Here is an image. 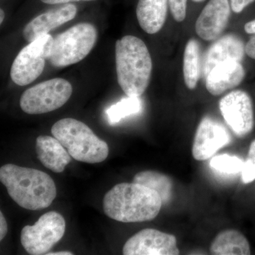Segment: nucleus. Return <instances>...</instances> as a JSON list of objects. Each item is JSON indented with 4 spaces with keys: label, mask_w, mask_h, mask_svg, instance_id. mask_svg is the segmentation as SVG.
<instances>
[{
    "label": "nucleus",
    "mask_w": 255,
    "mask_h": 255,
    "mask_svg": "<svg viewBox=\"0 0 255 255\" xmlns=\"http://www.w3.org/2000/svg\"><path fill=\"white\" fill-rule=\"evenodd\" d=\"M162 206L158 193L136 183H121L106 194L105 214L123 223H140L157 217Z\"/></svg>",
    "instance_id": "obj_1"
},
{
    "label": "nucleus",
    "mask_w": 255,
    "mask_h": 255,
    "mask_svg": "<svg viewBox=\"0 0 255 255\" xmlns=\"http://www.w3.org/2000/svg\"><path fill=\"white\" fill-rule=\"evenodd\" d=\"M0 181L10 197L23 209H46L56 197L54 181L38 169L5 164L0 168Z\"/></svg>",
    "instance_id": "obj_2"
},
{
    "label": "nucleus",
    "mask_w": 255,
    "mask_h": 255,
    "mask_svg": "<svg viewBox=\"0 0 255 255\" xmlns=\"http://www.w3.org/2000/svg\"><path fill=\"white\" fill-rule=\"evenodd\" d=\"M116 67L121 88L128 97H140L148 87L152 63L145 43L125 36L116 43Z\"/></svg>",
    "instance_id": "obj_3"
},
{
    "label": "nucleus",
    "mask_w": 255,
    "mask_h": 255,
    "mask_svg": "<svg viewBox=\"0 0 255 255\" xmlns=\"http://www.w3.org/2000/svg\"><path fill=\"white\" fill-rule=\"evenodd\" d=\"M51 133L66 148L75 160L95 164L107 158L110 148L107 142L95 135L80 121L63 119L53 126Z\"/></svg>",
    "instance_id": "obj_4"
},
{
    "label": "nucleus",
    "mask_w": 255,
    "mask_h": 255,
    "mask_svg": "<svg viewBox=\"0 0 255 255\" xmlns=\"http://www.w3.org/2000/svg\"><path fill=\"white\" fill-rule=\"evenodd\" d=\"M95 26L90 23L75 25L53 39L48 60L55 68H65L86 58L97 42Z\"/></svg>",
    "instance_id": "obj_5"
},
{
    "label": "nucleus",
    "mask_w": 255,
    "mask_h": 255,
    "mask_svg": "<svg viewBox=\"0 0 255 255\" xmlns=\"http://www.w3.org/2000/svg\"><path fill=\"white\" fill-rule=\"evenodd\" d=\"M73 93L71 84L63 78L41 82L23 92L20 107L25 113L36 115L58 110L65 105Z\"/></svg>",
    "instance_id": "obj_6"
},
{
    "label": "nucleus",
    "mask_w": 255,
    "mask_h": 255,
    "mask_svg": "<svg viewBox=\"0 0 255 255\" xmlns=\"http://www.w3.org/2000/svg\"><path fill=\"white\" fill-rule=\"evenodd\" d=\"M53 39L50 34L41 35L18 53L11 65L10 76L18 86L35 81L43 72Z\"/></svg>",
    "instance_id": "obj_7"
},
{
    "label": "nucleus",
    "mask_w": 255,
    "mask_h": 255,
    "mask_svg": "<svg viewBox=\"0 0 255 255\" xmlns=\"http://www.w3.org/2000/svg\"><path fill=\"white\" fill-rule=\"evenodd\" d=\"M65 228V219L61 214L55 211L46 213L33 226L23 228L21 245L29 255H46L63 237Z\"/></svg>",
    "instance_id": "obj_8"
},
{
    "label": "nucleus",
    "mask_w": 255,
    "mask_h": 255,
    "mask_svg": "<svg viewBox=\"0 0 255 255\" xmlns=\"http://www.w3.org/2000/svg\"><path fill=\"white\" fill-rule=\"evenodd\" d=\"M223 119L237 136L251 133L255 127V114L251 95L243 90L230 92L220 101Z\"/></svg>",
    "instance_id": "obj_9"
},
{
    "label": "nucleus",
    "mask_w": 255,
    "mask_h": 255,
    "mask_svg": "<svg viewBox=\"0 0 255 255\" xmlns=\"http://www.w3.org/2000/svg\"><path fill=\"white\" fill-rule=\"evenodd\" d=\"M124 255H177L179 251L173 235L158 230L143 229L132 236L124 245Z\"/></svg>",
    "instance_id": "obj_10"
},
{
    "label": "nucleus",
    "mask_w": 255,
    "mask_h": 255,
    "mask_svg": "<svg viewBox=\"0 0 255 255\" xmlns=\"http://www.w3.org/2000/svg\"><path fill=\"white\" fill-rule=\"evenodd\" d=\"M231 140V135L224 126L210 117H205L196 130L192 147L193 157L198 161L206 160L229 144Z\"/></svg>",
    "instance_id": "obj_11"
},
{
    "label": "nucleus",
    "mask_w": 255,
    "mask_h": 255,
    "mask_svg": "<svg viewBox=\"0 0 255 255\" xmlns=\"http://www.w3.org/2000/svg\"><path fill=\"white\" fill-rule=\"evenodd\" d=\"M231 11L229 0H209L196 21L198 36L208 41L217 39L227 26Z\"/></svg>",
    "instance_id": "obj_12"
},
{
    "label": "nucleus",
    "mask_w": 255,
    "mask_h": 255,
    "mask_svg": "<svg viewBox=\"0 0 255 255\" xmlns=\"http://www.w3.org/2000/svg\"><path fill=\"white\" fill-rule=\"evenodd\" d=\"M77 12V6L69 3L56 9L49 10L33 18L25 26L23 37L31 43L41 35L48 34L54 28L71 21L76 16Z\"/></svg>",
    "instance_id": "obj_13"
},
{
    "label": "nucleus",
    "mask_w": 255,
    "mask_h": 255,
    "mask_svg": "<svg viewBox=\"0 0 255 255\" xmlns=\"http://www.w3.org/2000/svg\"><path fill=\"white\" fill-rule=\"evenodd\" d=\"M246 76L242 62L231 60L219 64L206 77V87L211 95L219 96L241 85Z\"/></svg>",
    "instance_id": "obj_14"
},
{
    "label": "nucleus",
    "mask_w": 255,
    "mask_h": 255,
    "mask_svg": "<svg viewBox=\"0 0 255 255\" xmlns=\"http://www.w3.org/2000/svg\"><path fill=\"white\" fill-rule=\"evenodd\" d=\"M245 55V43L239 37L235 35L221 37L206 53L203 63V75L206 78L213 68L225 62L231 60L242 62Z\"/></svg>",
    "instance_id": "obj_15"
},
{
    "label": "nucleus",
    "mask_w": 255,
    "mask_h": 255,
    "mask_svg": "<svg viewBox=\"0 0 255 255\" xmlns=\"http://www.w3.org/2000/svg\"><path fill=\"white\" fill-rule=\"evenodd\" d=\"M58 139L49 135L37 137L36 150L42 164L55 173H61L71 162V155Z\"/></svg>",
    "instance_id": "obj_16"
},
{
    "label": "nucleus",
    "mask_w": 255,
    "mask_h": 255,
    "mask_svg": "<svg viewBox=\"0 0 255 255\" xmlns=\"http://www.w3.org/2000/svg\"><path fill=\"white\" fill-rule=\"evenodd\" d=\"M169 9L168 0H138L136 16L139 25L149 34L163 27Z\"/></svg>",
    "instance_id": "obj_17"
},
{
    "label": "nucleus",
    "mask_w": 255,
    "mask_h": 255,
    "mask_svg": "<svg viewBox=\"0 0 255 255\" xmlns=\"http://www.w3.org/2000/svg\"><path fill=\"white\" fill-rule=\"evenodd\" d=\"M211 254L216 255H251V246L247 238L235 230L219 233L210 248Z\"/></svg>",
    "instance_id": "obj_18"
},
{
    "label": "nucleus",
    "mask_w": 255,
    "mask_h": 255,
    "mask_svg": "<svg viewBox=\"0 0 255 255\" xmlns=\"http://www.w3.org/2000/svg\"><path fill=\"white\" fill-rule=\"evenodd\" d=\"M132 182L157 191L162 199V205L168 203L172 197L173 183L165 174L155 171H143L134 176Z\"/></svg>",
    "instance_id": "obj_19"
},
{
    "label": "nucleus",
    "mask_w": 255,
    "mask_h": 255,
    "mask_svg": "<svg viewBox=\"0 0 255 255\" xmlns=\"http://www.w3.org/2000/svg\"><path fill=\"white\" fill-rule=\"evenodd\" d=\"M199 45L195 39H190L186 45L183 60L184 82L189 90L197 86L200 73L199 65Z\"/></svg>",
    "instance_id": "obj_20"
},
{
    "label": "nucleus",
    "mask_w": 255,
    "mask_h": 255,
    "mask_svg": "<svg viewBox=\"0 0 255 255\" xmlns=\"http://www.w3.org/2000/svg\"><path fill=\"white\" fill-rule=\"evenodd\" d=\"M142 107V101L140 97L127 96V98L122 99L107 109L106 114L110 124L114 125L120 122L122 119L138 114L141 111Z\"/></svg>",
    "instance_id": "obj_21"
},
{
    "label": "nucleus",
    "mask_w": 255,
    "mask_h": 255,
    "mask_svg": "<svg viewBox=\"0 0 255 255\" xmlns=\"http://www.w3.org/2000/svg\"><path fill=\"white\" fill-rule=\"evenodd\" d=\"M210 165L221 173L236 174L243 170L244 161L236 156L221 155L213 157Z\"/></svg>",
    "instance_id": "obj_22"
},
{
    "label": "nucleus",
    "mask_w": 255,
    "mask_h": 255,
    "mask_svg": "<svg viewBox=\"0 0 255 255\" xmlns=\"http://www.w3.org/2000/svg\"><path fill=\"white\" fill-rule=\"evenodd\" d=\"M241 172L242 180L245 184H249L255 180V140L251 143Z\"/></svg>",
    "instance_id": "obj_23"
},
{
    "label": "nucleus",
    "mask_w": 255,
    "mask_h": 255,
    "mask_svg": "<svg viewBox=\"0 0 255 255\" xmlns=\"http://www.w3.org/2000/svg\"><path fill=\"white\" fill-rule=\"evenodd\" d=\"M189 0H168L169 9L177 22H182L187 17Z\"/></svg>",
    "instance_id": "obj_24"
},
{
    "label": "nucleus",
    "mask_w": 255,
    "mask_h": 255,
    "mask_svg": "<svg viewBox=\"0 0 255 255\" xmlns=\"http://www.w3.org/2000/svg\"><path fill=\"white\" fill-rule=\"evenodd\" d=\"M232 12L241 14L255 5V0H229Z\"/></svg>",
    "instance_id": "obj_25"
},
{
    "label": "nucleus",
    "mask_w": 255,
    "mask_h": 255,
    "mask_svg": "<svg viewBox=\"0 0 255 255\" xmlns=\"http://www.w3.org/2000/svg\"><path fill=\"white\" fill-rule=\"evenodd\" d=\"M245 51L248 58L255 61V34L250 36L249 39L245 44Z\"/></svg>",
    "instance_id": "obj_26"
},
{
    "label": "nucleus",
    "mask_w": 255,
    "mask_h": 255,
    "mask_svg": "<svg viewBox=\"0 0 255 255\" xmlns=\"http://www.w3.org/2000/svg\"><path fill=\"white\" fill-rule=\"evenodd\" d=\"M8 232V226L3 213L0 212V241H2Z\"/></svg>",
    "instance_id": "obj_27"
},
{
    "label": "nucleus",
    "mask_w": 255,
    "mask_h": 255,
    "mask_svg": "<svg viewBox=\"0 0 255 255\" xmlns=\"http://www.w3.org/2000/svg\"><path fill=\"white\" fill-rule=\"evenodd\" d=\"M42 2L48 4H68L69 2L71 1H95V0H41Z\"/></svg>",
    "instance_id": "obj_28"
},
{
    "label": "nucleus",
    "mask_w": 255,
    "mask_h": 255,
    "mask_svg": "<svg viewBox=\"0 0 255 255\" xmlns=\"http://www.w3.org/2000/svg\"><path fill=\"white\" fill-rule=\"evenodd\" d=\"M46 255H73V253L71 252L63 251V252H57V253H48Z\"/></svg>",
    "instance_id": "obj_29"
},
{
    "label": "nucleus",
    "mask_w": 255,
    "mask_h": 255,
    "mask_svg": "<svg viewBox=\"0 0 255 255\" xmlns=\"http://www.w3.org/2000/svg\"><path fill=\"white\" fill-rule=\"evenodd\" d=\"M0 15H1V16H0V23H1L4 21L5 16L4 10L2 9H0Z\"/></svg>",
    "instance_id": "obj_30"
},
{
    "label": "nucleus",
    "mask_w": 255,
    "mask_h": 255,
    "mask_svg": "<svg viewBox=\"0 0 255 255\" xmlns=\"http://www.w3.org/2000/svg\"><path fill=\"white\" fill-rule=\"evenodd\" d=\"M191 2L194 3V4H200V3L204 2L206 0H189Z\"/></svg>",
    "instance_id": "obj_31"
}]
</instances>
